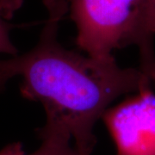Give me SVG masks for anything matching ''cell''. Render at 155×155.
Segmentation results:
<instances>
[{
  "mask_svg": "<svg viewBox=\"0 0 155 155\" xmlns=\"http://www.w3.org/2000/svg\"><path fill=\"white\" fill-rule=\"evenodd\" d=\"M48 17L38 42L21 55L0 61V71L22 78V95L44 107L47 119L69 132L82 155H91L95 124L120 96L152 87L140 69L120 67L115 59L98 61L64 48L58 40L67 0H42Z\"/></svg>",
  "mask_w": 155,
  "mask_h": 155,
  "instance_id": "obj_1",
  "label": "cell"
},
{
  "mask_svg": "<svg viewBox=\"0 0 155 155\" xmlns=\"http://www.w3.org/2000/svg\"><path fill=\"white\" fill-rule=\"evenodd\" d=\"M147 0H67L76 25V44L98 61L115 59L112 52L132 45Z\"/></svg>",
  "mask_w": 155,
  "mask_h": 155,
  "instance_id": "obj_2",
  "label": "cell"
},
{
  "mask_svg": "<svg viewBox=\"0 0 155 155\" xmlns=\"http://www.w3.org/2000/svg\"><path fill=\"white\" fill-rule=\"evenodd\" d=\"M116 144L117 155H155V94L141 90L101 117Z\"/></svg>",
  "mask_w": 155,
  "mask_h": 155,
  "instance_id": "obj_3",
  "label": "cell"
},
{
  "mask_svg": "<svg viewBox=\"0 0 155 155\" xmlns=\"http://www.w3.org/2000/svg\"><path fill=\"white\" fill-rule=\"evenodd\" d=\"M155 0H147L141 22L133 40L140 51V68L149 78L155 74Z\"/></svg>",
  "mask_w": 155,
  "mask_h": 155,
  "instance_id": "obj_4",
  "label": "cell"
},
{
  "mask_svg": "<svg viewBox=\"0 0 155 155\" xmlns=\"http://www.w3.org/2000/svg\"><path fill=\"white\" fill-rule=\"evenodd\" d=\"M41 144L32 153L23 155H82L72 146L69 132L57 121L47 119L43 127L38 130Z\"/></svg>",
  "mask_w": 155,
  "mask_h": 155,
  "instance_id": "obj_5",
  "label": "cell"
},
{
  "mask_svg": "<svg viewBox=\"0 0 155 155\" xmlns=\"http://www.w3.org/2000/svg\"><path fill=\"white\" fill-rule=\"evenodd\" d=\"M4 13L0 9V53L17 55L18 51L10 38L11 25L5 21Z\"/></svg>",
  "mask_w": 155,
  "mask_h": 155,
  "instance_id": "obj_6",
  "label": "cell"
},
{
  "mask_svg": "<svg viewBox=\"0 0 155 155\" xmlns=\"http://www.w3.org/2000/svg\"><path fill=\"white\" fill-rule=\"evenodd\" d=\"M22 5V0H0V9L5 18H10Z\"/></svg>",
  "mask_w": 155,
  "mask_h": 155,
  "instance_id": "obj_7",
  "label": "cell"
},
{
  "mask_svg": "<svg viewBox=\"0 0 155 155\" xmlns=\"http://www.w3.org/2000/svg\"><path fill=\"white\" fill-rule=\"evenodd\" d=\"M24 153L22 145L19 142L8 145L0 151V155H23Z\"/></svg>",
  "mask_w": 155,
  "mask_h": 155,
  "instance_id": "obj_8",
  "label": "cell"
},
{
  "mask_svg": "<svg viewBox=\"0 0 155 155\" xmlns=\"http://www.w3.org/2000/svg\"><path fill=\"white\" fill-rule=\"evenodd\" d=\"M11 77L5 72H2L0 71V91L5 88L6 83L8 80H10Z\"/></svg>",
  "mask_w": 155,
  "mask_h": 155,
  "instance_id": "obj_9",
  "label": "cell"
},
{
  "mask_svg": "<svg viewBox=\"0 0 155 155\" xmlns=\"http://www.w3.org/2000/svg\"><path fill=\"white\" fill-rule=\"evenodd\" d=\"M153 83L155 84V78H153Z\"/></svg>",
  "mask_w": 155,
  "mask_h": 155,
  "instance_id": "obj_10",
  "label": "cell"
}]
</instances>
